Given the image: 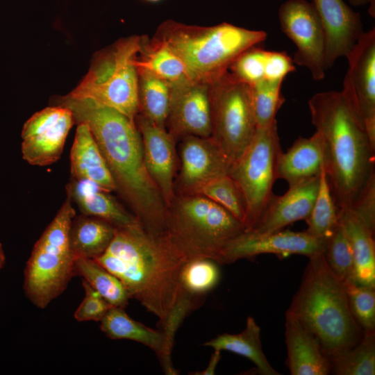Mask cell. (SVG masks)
<instances>
[{"label":"cell","mask_w":375,"mask_h":375,"mask_svg":"<svg viewBox=\"0 0 375 375\" xmlns=\"http://www.w3.org/2000/svg\"><path fill=\"white\" fill-rule=\"evenodd\" d=\"M58 105L70 109L76 123L88 124L116 185L134 215L149 233L166 231L167 207L150 178L143 160L135 121L88 99L66 95Z\"/></svg>","instance_id":"1"},{"label":"cell","mask_w":375,"mask_h":375,"mask_svg":"<svg viewBox=\"0 0 375 375\" xmlns=\"http://www.w3.org/2000/svg\"><path fill=\"white\" fill-rule=\"evenodd\" d=\"M115 275L162 324L183 294L180 276L189 260L167 232L155 235L138 222L117 227L106 250L94 259Z\"/></svg>","instance_id":"2"},{"label":"cell","mask_w":375,"mask_h":375,"mask_svg":"<svg viewBox=\"0 0 375 375\" xmlns=\"http://www.w3.org/2000/svg\"><path fill=\"white\" fill-rule=\"evenodd\" d=\"M308 104L312 124L326 146V172L335 205L350 208L375 181V147L341 91L317 92Z\"/></svg>","instance_id":"3"},{"label":"cell","mask_w":375,"mask_h":375,"mask_svg":"<svg viewBox=\"0 0 375 375\" xmlns=\"http://www.w3.org/2000/svg\"><path fill=\"white\" fill-rule=\"evenodd\" d=\"M308 258L286 312L314 333L328 356L357 344L363 331L353 316L343 282L328 266L323 251Z\"/></svg>","instance_id":"4"},{"label":"cell","mask_w":375,"mask_h":375,"mask_svg":"<svg viewBox=\"0 0 375 375\" xmlns=\"http://www.w3.org/2000/svg\"><path fill=\"white\" fill-rule=\"evenodd\" d=\"M267 36L263 31L227 22L201 26L167 19L158 26L152 38L165 43L177 55L189 79L210 85L228 71L242 52Z\"/></svg>","instance_id":"5"},{"label":"cell","mask_w":375,"mask_h":375,"mask_svg":"<svg viewBox=\"0 0 375 375\" xmlns=\"http://www.w3.org/2000/svg\"><path fill=\"white\" fill-rule=\"evenodd\" d=\"M245 230L226 209L200 194H176L167 207L166 232L189 260L206 258L219 264L226 245Z\"/></svg>","instance_id":"6"},{"label":"cell","mask_w":375,"mask_h":375,"mask_svg":"<svg viewBox=\"0 0 375 375\" xmlns=\"http://www.w3.org/2000/svg\"><path fill=\"white\" fill-rule=\"evenodd\" d=\"M140 41L139 35L123 38L97 52L86 75L67 95L91 99L135 121Z\"/></svg>","instance_id":"7"},{"label":"cell","mask_w":375,"mask_h":375,"mask_svg":"<svg viewBox=\"0 0 375 375\" xmlns=\"http://www.w3.org/2000/svg\"><path fill=\"white\" fill-rule=\"evenodd\" d=\"M75 210L69 194L58 213L36 242L24 269L27 298L44 308L66 289L74 276L75 257L69 232Z\"/></svg>","instance_id":"8"},{"label":"cell","mask_w":375,"mask_h":375,"mask_svg":"<svg viewBox=\"0 0 375 375\" xmlns=\"http://www.w3.org/2000/svg\"><path fill=\"white\" fill-rule=\"evenodd\" d=\"M210 138L233 165L250 144L258 128L251 85L229 71L210 84Z\"/></svg>","instance_id":"9"},{"label":"cell","mask_w":375,"mask_h":375,"mask_svg":"<svg viewBox=\"0 0 375 375\" xmlns=\"http://www.w3.org/2000/svg\"><path fill=\"white\" fill-rule=\"evenodd\" d=\"M281 153L276 120L269 126L257 128L250 144L232 166L229 176L241 190L247 203L246 231L255 227L274 194Z\"/></svg>","instance_id":"10"},{"label":"cell","mask_w":375,"mask_h":375,"mask_svg":"<svg viewBox=\"0 0 375 375\" xmlns=\"http://www.w3.org/2000/svg\"><path fill=\"white\" fill-rule=\"evenodd\" d=\"M282 32L297 47L294 65L306 67L315 81L325 76V33L312 3L306 0H288L278 9Z\"/></svg>","instance_id":"11"},{"label":"cell","mask_w":375,"mask_h":375,"mask_svg":"<svg viewBox=\"0 0 375 375\" xmlns=\"http://www.w3.org/2000/svg\"><path fill=\"white\" fill-rule=\"evenodd\" d=\"M348 69L341 91L362 120L375 147V30L364 32L347 56Z\"/></svg>","instance_id":"12"},{"label":"cell","mask_w":375,"mask_h":375,"mask_svg":"<svg viewBox=\"0 0 375 375\" xmlns=\"http://www.w3.org/2000/svg\"><path fill=\"white\" fill-rule=\"evenodd\" d=\"M75 123L73 113L67 107L57 105L45 108L33 115L22 131V153L32 165L46 166L60 157L67 136Z\"/></svg>","instance_id":"13"},{"label":"cell","mask_w":375,"mask_h":375,"mask_svg":"<svg viewBox=\"0 0 375 375\" xmlns=\"http://www.w3.org/2000/svg\"><path fill=\"white\" fill-rule=\"evenodd\" d=\"M338 219L353 253V281L375 288V181L354 206L339 209Z\"/></svg>","instance_id":"14"},{"label":"cell","mask_w":375,"mask_h":375,"mask_svg":"<svg viewBox=\"0 0 375 375\" xmlns=\"http://www.w3.org/2000/svg\"><path fill=\"white\" fill-rule=\"evenodd\" d=\"M179 151L176 194H197L208 182L230 174L233 164L210 137L185 136Z\"/></svg>","instance_id":"15"},{"label":"cell","mask_w":375,"mask_h":375,"mask_svg":"<svg viewBox=\"0 0 375 375\" xmlns=\"http://www.w3.org/2000/svg\"><path fill=\"white\" fill-rule=\"evenodd\" d=\"M166 129L176 140L188 135L210 137L209 84L186 78L171 85Z\"/></svg>","instance_id":"16"},{"label":"cell","mask_w":375,"mask_h":375,"mask_svg":"<svg viewBox=\"0 0 375 375\" xmlns=\"http://www.w3.org/2000/svg\"><path fill=\"white\" fill-rule=\"evenodd\" d=\"M324 240L316 239L305 231H280L269 234L244 231L224 247L219 264H228L260 254L272 253L282 257L300 254L308 257L322 251Z\"/></svg>","instance_id":"17"},{"label":"cell","mask_w":375,"mask_h":375,"mask_svg":"<svg viewBox=\"0 0 375 375\" xmlns=\"http://www.w3.org/2000/svg\"><path fill=\"white\" fill-rule=\"evenodd\" d=\"M143 160L146 169L167 207L175 196L176 140L166 128L160 127L138 114Z\"/></svg>","instance_id":"18"},{"label":"cell","mask_w":375,"mask_h":375,"mask_svg":"<svg viewBox=\"0 0 375 375\" xmlns=\"http://www.w3.org/2000/svg\"><path fill=\"white\" fill-rule=\"evenodd\" d=\"M312 3L325 33V67L328 69L338 58L347 57L365 32L362 19L343 0H312Z\"/></svg>","instance_id":"19"},{"label":"cell","mask_w":375,"mask_h":375,"mask_svg":"<svg viewBox=\"0 0 375 375\" xmlns=\"http://www.w3.org/2000/svg\"><path fill=\"white\" fill-rule=\"evenodd\" d=\"M319 183L320 176L289 187L283 195L273 194L255 227L249 231L269 234L282 231L295 222L306 220L314 206Z\"/></svg>","instance_id":"20"},{"label":"cell","mask_w":375,"mask_h":375,"mask_svg":"<svg viewBox=\"0 0 375 375\" xmlns=\"http://www.w3.org/2000/svg\"><path fill=\"white\" fill-rule=\"evenodd\" d=\"M286 365L292 375H327L331 364L314 333L285 312Z\"/></svg>","instance_id":"21"},{"label":"cell","mask_w":375,"mask_h":375,"mask_svg":"<svg viewBox=\"0 0 375 375\" xmlns=\"http://www.w3.org/2000/svg\"><path fill=\"white\" fill-rule=\"evenodd\" d=\"M326 165V146L321 135L315 131L310 138L299 137L286 152L282 151L277 176L292 187L319 176Z\"/></svg>","instance_id":"22"},{"label":"cell","mask_w":375,"mask_h":375,"mask_svg":"<svg viewBox=\"0 0 375 375\" xmlns=\"http://www.w3.org/2000/svg\"><path fill=\"white\" fill-rule=\"evenodd\" d=\"M70 153L72 178L90 181L106 192L116 190V185L90 130L83 122L77 124Z\"/></svg>","instance_id":"23"},{"label":"cell","mask_w":375,"mask_h":375,"mask_svg":"<svg viewBox=\"0 0 375 375\" xmlns=\"http://www.w3.org/2000/svg\"><path fill=\"white\" fill-rule=\"evenodd\" d=\"M66 190L67 194L74 200L83 215L103 219L116 228L139 222L134 215L126 210L108 192L90 181L72 178Z\"/></svg>","instance_id":"24"},{"label":"cell","mask_w":375,"mask_h":375,"mask_svg":"<svg viewBox=\"0 0 375 375\" xmlns=\"http://www.w3.org/2000/svg\"><path fill=\"white\" fill-rule=\"evenodd\" d=\"M116 227L98 217L85 215L74 217L69 232L71 250L76 258L95 259L106 250Z\"/></svg>","instance_id":"25"},{"label":"cell","mask_w":375,"mask_h":375,"mask_svg":"<svg viewBox=\"0 0 375 375\" xmlns=\"http://www.w3.org/2000/svg\"><path fill=\"white\" fill-rule=\"evenodd\" d=\"M214 350L228 351L244 356L256 365L262 375H279L269 364L262 348L260 327L249 316L244 329L240 333H223L203 344Z\"/></svg>","instance_id":"26"},{"label":"cell","mask_w":375,"mask_h":375,"mask_svg":"<svg viewBox=\"0 0 375 375\" xmlns=\"http://www.w3.org/2000/svg\"><path fill=\"white\" fill-rule=\"evenodd\" d=\"M120 307L110 308L100 321V328L112 340H130L153 350L159 360L164 348L162 332L146 326L130 317Z\"/></svg>","instance_id":"27"},{"label":"cell","mask_w":375,"mask_h":375,"mask_svg":"<svg viewBox=\"0 0 375 375\" xmlns=\"http://www.w3.org/2000/svg\"><path fill=\"white\" fill-rule=\"evenodd\" d=\"M137 67L138 114L160 127L166 128L171 85L150 71L141 67Z\"/></svg>","instance_id":"28"},{"label":"cell","mask_w":375,"mask_h":375,"mask_svg":"<svg viewBox=\"0 0 375 375\" xmlns=\"http://www.w3.org/2000/svg\"><path fill=\"white\" fill-rule=\"evenodd\" d=\"M137 66L143 67L170 85L188 78L177 55L164 42L141 36Z\"/></svg>","instance_id":"29"},{"label":"cell","mask_w":375,"mask_h":375,"mask_svg":"<svg viewBox=\"0 0 375 375\" xmlns=\"http://www.w3.org/2000/svg\"><path fill=\"white\" fill-rule=\"evenodd\" d=\"M331 373L336 375L375 374V330L363 331L355 346L326 356Z\"/></svg>","instance_id":"30"},{"label":"cell","mask_w":375,"mask_h":375,"mask_svg":"<svg viewBox=\"0 0 375 375\" xmlns=\"http://www.w3.org/2000/svg\"><path fill=\"white\" fill-rule=\"evenodd\" d=\"M74 276L83 278L106 301L114 307L125 308L130 299L122 282L94 259L76 258Z\"/></svg>","instance_id":"31"},{"label":"cell","mask_w":375,"mask_h":375,"mask_svg":"<svg viewBox=\"0 0 375 375\" xmlns=\"http://www.w3.org/2000/svg\"><path fill=\"white\" fill-rule=\"evenodd\" d=\"M339 208L333 198L326 169L320 175L319 188L312 209L306 219L309 235L325 240L338 222Z\"/></svg>","instance_id":"32"},{"label":"cell","mask_w":375,"mask_h":375,"mask_svg":"<svg viewBox=\"0 0 375 375\" xmlns=\"http://www.w3.org/2000/svg\"><path fill=\"white\" fill-rule=\"evenodd\" d=\"M323 253L328 266L342 282L353 281V253L339 219L337 225L324 240Z\"/></svg>","instance_id":"33"},{"label":"cell","mask_w":375,"mask_h":375,"mask_svg":"<svg viewBox=\"0 0 375 375\" xmlns=\"http://www.w3.org/2000/svg\"><path fill=\"white\" fill-rule=\"evenodd\" d=\"M217 262L206 258L188 260L182 268L180 282L183 292L199 298L218 283L220 272Z\"/></svg>","instance_id":"34"},{"label":"cell","mask_w":375,"mask_h":375,"mask_svg":"<svg viewBox=\"0 0 375 375\" xmlns=\"http://www.w3.org/2000/svg\"><path fill=\"white\" fill-rule=\"evenodd\" d=\"M197 194L219 205L244 225L247 217L246 201L241 190L229 175L208 182L200 189Z\"/></svg>","instance_id":"35"},{"label":"cell","mask_w":375,"mask_h":375,"mask_svg":"<svg viewBox=\"0 0 375 375\" xmlns=\"http://www.w3.org/2000/svg\"><path fill=\"white\" fill-rule=\"evenodd\" d=\"M282 83L263 79L251 85V103L258 128L269 126L276 120V115L285 102L281 92Z\"/></svg>","instance_id":"36"},{"label":"cell","mask_w":375,"mask_h":375,"mask_svg":"<svg viewBox=\"0 0 375 375\" xmlns=\"http://www.w3.org/2000/svg\"><path fill=\"white\" fill-rule=\"evenodd\" d=\"M349 304L362 331L375 330V288L352 280L343 283Z\"/></svg>","instance_id":"37"},{"label":"cell","mask_w":375,"mask_h":375,"mask_svg":"<svg viewBox=\"0 0 375 375\" xmlns=\"http://www.w3.org/2000/svg\"><path fill=\"white\" fill-rule=\"evenodd\" d=\"M268 52L257 45L250 47L233 61L228 69L238 80L253 85L264 79Z\"/></svg>","instance_id":"38"},{"label":"cell","mask_w":375,"mask_h":375,"mask_svg":"<svg viewBox=\"0 0 375 375\" xmlns=\"http://www.w3.org/2000/svg\"><path fill=\"white\" fill-rule=\"evenodd\" d=\"M82 283L85 297L74 312V318L78 322H100L113 306L83 279Z\"/></svg>","instance_id":"39"},{"label":"cell","mask_w":375,"mask_h":375,"mask_svg":"<svg viewBox=\"0 0 375 375\" xmlns=\"http://www.w3.org/2000/svg\"><path fill=\"white\" fill-rule=\"evenodd\" d=\"M296 69L292 58L285 52L269 51L265 69L264 79L283 82L285 76Z\"/></svg>","instance_id":"40"},{"label":"cell","mask_w":375,"mask_h":375,"mask_svg":"<svg viewBox=\"0 0 375 375\" xmlns=\"http://www.w3.org/2000/svg\"><path fill=\"white\" fill-rule=\"evenodd\" d=\"M221 358V351L214 350L207 367L198 373H194L197 375H212L215 374L216 367Z\"/></svg>","instance_id":"41"},{"label":"cell","mask_w":375,"mask_h":375,"mask_svg":"<svg viewBox=\"0 0 375 375\" xmlns=\"http://www.w3.org/2000/svg\"><path fill=\"white\" fill-rule=\"evenodd\" d=\"M5 262H6L5 253L3 249V246L1 243L0 242V269L3 267Z\"/></svg>","instance_id":"42"},{"label":"cell","mask_w":375,"mask_h":375,"mask_svg":"<svg viewBox=\"0 0 375 375\" xmlns=\"http://www.w3.org/2000/svg\"><path fill=\"white\" fill-rule=\"evenodd\" d=\"M349 1L353 6H360L369 3V0H349Z\"/></svg>","instance_id":"43"},{"label":"cell","mask_w":375,"mask_h":375,"mask_svg":"<svg viewBox=\"0 0 375 375\" xmlns=\"http://www.w3.org/2000/svg\"><path fill=\"white\" fill-rule=\"evenodd\" d=\"M144 1H149V2H158V1H160L162 0H144Z\"/></svg>","instance_id":"44"}]
</instances>
